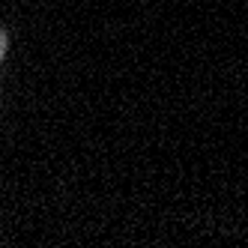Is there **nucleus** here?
Masks as SVG:
<instances>
[{
  "mask_svg": "<svg viewBox=\"0 0 248 248\" xmlns=\"http://www.w3.org/2000/svg\"><path fill=\"white\" fill-rule=\"evenodd\" d=\"M3 48H6V39H3V33H0V57H3Z\"/></svg>",
  "mask_w": 248,
  "mask_h": 248,
  "instance_id": "obj_1",
  "label": "nucleus"
}]
</instances>
